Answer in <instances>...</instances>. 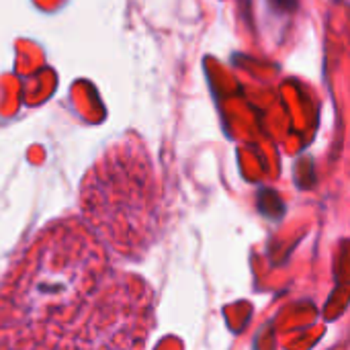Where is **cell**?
I'll list each match as a JSON object with an SVG mask.
<instances>
[{"label": "cell", "mask_w": 350, "mask_h": 350, "mask_svg": "<svg viewBox=\"0 0 350 350\" xmlns=\"http://www.w3.org/2000/svg\"><path fill=\"white\" fill-rule=\"evenodd\" d=\"M271 4L277 10H293L295 8V0H271Z\"/></svg>", "instance_id": "1"}]
</instances>
